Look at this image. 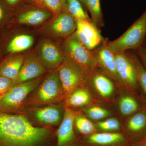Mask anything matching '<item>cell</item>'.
<instances>
[{"label":"cell","mask_w":146,"mask_h":146,"mask_svg":"<svg viewBox=\"0 0 146 146\" xmlns=\"http://www.w3.org/2000/svg\"><path fill=\"white\" fill-rule=\"evenodd\" d=\"M144 46H145V47L146 49V39H145V43H144Z\"/></svg>","instance_id":"obj_38"},{"label":"cell","mask_w":146,"mask_h":146,"mask_svg":"<svg viewBox=\"0 0 146 146\" xmlns=\"http://www.w3.org/2000/svg\"><path fill=\"white\" fill-rule=\"evenodd\" d=\"M3 96V95H0V102H1V100Z\"/></svg>","instance_id":"obj_37"},{"label":"cell","mask_w":146,"mask_h":146,"mask_svg":"<svg viewBox=\"0 0 146 146\" xmlns=\"http://www.w3.org/2000/svg\"><path fill=\"white\" fill-rule=\"evenodd\" d=\"M57 70L64 93L69 96L84 80L83 71L65 57Z\"/></svg>","instance_id":"obj_7"},{"label":"cell","mask_w":146,"mask_h":146,"mask_svg":"<svg viewBox=\"0 0 146 146\" xmlns=\"http://www.w3.org/2000/svg\"><path fill=\"white\" fill-rule=\"evenodd\" d=\"M146 39V10L121 36L107 42V46L113 53L135 50L143 46Z\"/></svg>","instance_id":"obj_2"},{"label":"cell","mask_w":146,"mask_h":146,"mask_svg":"<svg viewBox=\"0 0 146 146\" xmlns=\"http://www.w3.org/2000/svg\"><path fill=\"white\" fill-rule=\"evenodd\" d=\"M36 54L45 68L48 69L58 68L65 58L62 48L49 39L39 42Z\"/></svg>","instance_id":"obj_8"},{"label":"cell","mask_w":146,"mask_h":146,"mask_svg":"<svg viewBox=\"0 0 146 146\" xmlns=\"http://www.w3.org/2000/svg\"><path fill=\"white\" fill-rule=\"evenodd\" d=\"M67 11L76 20H90L79 0H67Z\"/></svg>","instance_id":"obj_23"},{"label":"cell","mask_w":146,"mask_h":146,"mask_svg":"<svg viewBox=\"0 0 146 146\" xmlns=\"http://www.w3.org/2000/svg\"><path fill=\"white\" fill-rule=\"evenodd\" d=\"M116 69L123 83L136 89L138 85L136 70L127 53H114Z\"/></svg>","instance_id":"obj_12"},{"label":"cell","mask_w":146,"mask_h":146,"mask_svg":"<svg viewBox=\"0 0 146 146\" xmlns=\"http://www.w3.org/2000/svg\"><path fill=\"white\" fill-rule=\"evenodd\" d=\"M137 55L142 64L146 69V49L145 46H143L135 50Z\"/></svg>","instance_id":"obj_32"},{"label":"cell","mask_w":146,"mask_h":146,"mask_svg":"<svg viewBox=\"0 0 146 146\" xmlns=\"http://www.w3.org/2000/svg\"><path fill=\"white\" fill-rule=\"evenodd\" d=\"M79 1H80V2L83 3L86 6V0H79Z\"/></svg>","instance_id":"obj_36"},{"label":"cell","mask_w":146,"mask_h":146,"mask_svg":"<svg viewBox=\"0 0 146 146\" xmlns=\"http://www.w3.org/2000/svg\"><path fill=\"white\" fill-rule=\"evenodd\" d=\"M76 36L86 48L94 49L103 41L96 26L90 20H76Z\"/></svg>","instance_id":"obj_11"},{"label":"cell","mask_w":146,"mask_h":146,"mask_svg":"<svg viewBox=\"0 0 146 146\" xmlns=\"http://www.w3.org/2000/svg\"><path fill=\"white\" fill-rule=\"evenodd\" d=\"M46 68L36 54L25 55L23 62L12 86L39 78L46 72Z\"/></svg>","instance_id":"obj_9"},{"label":"cell","mask_w":146,"mask_h":146,"mask_svg":"<svg viewBox=\"0 0 146 146\" xmlns=\"http://www.w3.org/2000/svg\"><path fill=\"white\" fill-rule=\"evenodd\" d=\"M87 116L93 120L102 119L110 115V112L107 110L98 106H92L85 110Z\"/></svg>","instance_id":"obj_27"},{"label":"cell","mask_w":146,"mask_h":146,"mask_svg":"<svg viewBox=\"0 0 146 146\" xmlns=\"http://www.w3.org/2000/svg\"><path fill=\"white\" fill-rule=\"evenodd\" d=\"M86 6L91 13L93 23L96 26L103 25V16L100 0H86Z\"/></svg>","instance_id":"obj_22"},{"label":"cell","mask_w":146,"mask_h":146,"mask_svg":"<svg viewBox=\"0 0 146 146\" xmlns=\"http://www.w3.org/2000/svg\"><path fill=\"white\" fill-rule=\"evenodd\" d=\"M76 116L70 109L65 110L64 117L57 131V144L59 146L67 145L74 138V124Z\"/></svg>","instance_id":"obj_14"},{"label":"cell","mask_w":146,"mask_h":146,"mask_svg":"<svg viewBox=\"0 0 146 146\" xmlns=\"http://www.w3.org/2000/svg\"><path fill=\"white\" fill-rule=\"evenodd\" d=\"M146 125V113L138 112L130 118L127 123L129 129L133 132H138L143 129Z\"/></svg>","instance_id":"obj_25"},{"label":"cell","mask_w":146,"mask_h":146,"mask_svg":"<svg viewBox=\"0 0 146 146\" xmlns=\"http://www.w3.org/2000/svg\"><path fill=\"white\" fill-rule=\"evenodd\" d=\"M48 22L43 31L49 36L66 38L74 33L76 29L75 18L67 11L54 15Z\"/></svg>","instance_id":"obj_6"},{"label":"cell","mask_w":146,"mask_h":146,"mask_svg":"<svg viewBox=\"0 0 146 146\" xmlns=\"http://www.w3.org/2000/svg\"><path fill=\"white\" fill-rule=\"evenodd\" d=\"M144 146H146V142L145 144V145H144Z\"/></svg>","instance_id":"obj_39"},{"label":"cell","mask_w":146,"mask_h":146,"mask_svg":"<svg viewBox=\"0 0 146 146\" xmlns=\"http://www.w3.org/2000/svg\"><path fill=\"white\" fill-rule=\"evenodd\" d=\"M25 55L11 56L0 64V75L14 81L17 78L23 62Z\"/></svg>","instance_id":"obj_15"},{"label":"cell","mask_w":146,"mask_h":146,"mask_svg":"<svg viewBox=\"0 0 146 146\" xmlns=\"http://www.w3.org/2000/svg\"><path fill=\"white\" fill-rule=\"evenodd\" d=\"M36 78L12 86L3 96L0 102V112L7 113L18 109L28 95L41 82Z\"/></svg>","instance_id":"obj_5"},{"label":"cell","mask_w":146,"mask_h":146,"mask_svg":"<svg viewBox=\"0 0 146 146\" xmlns=\"http://www.w3.org/2000/svg\"><path fill=\"white\" fill-rule=\"evenodd\" d=\"M67 101L68 104L71 106L78 107L89 104L91 98L86 90L78 88L69 95Z\"/></svg>","instance_id":"obj_21"},{"label":"cell","mask_w":146,"mask_h":146,"mask_svg":"<svg viewBox=\"0 0 146 146\" xmlns=\"http://www.w3.org/2000/svg\"><path fill=\"white\" fill-rule=\"evenodd\" d=\"M46 8L54 15H57L65 11L60 0H43Z\"/></svg>","instance_id":"obj_28"},{"label":"cell","mask_w":146,"mask_h":146,"mask_svg":"<svg viewBox=\"0 0 146 146\" xmlns=\"http://www.w3.org/2000/svg\"><path fill=\"white\" fill-rule=\"evenodd\" d=\"M119 105L120 112L124 115L133 114L138 110L139 107L136 100L129 96H125L121 98Z\"/></svg>","instance_id":"obj_24"},{"label":"cell","mask_w":146,"mask_h":146,"mask_svg":"<svg viewBox=\"0 0 146 146\" xmlns=\"http://www.w3.org/2000/svg\"><path fill=\"white\" fill-rule=\"evenodd\" d=\"M49 130L36 127L25 116L0 112V146H35Z\"/></svg>","instance_id":"obj_1"},{"label":"cell","mask_w":146,"mask_h":146,"mask_svg":"<svg viewBox=\"0 0 146 146\" xmlns=\"http://www.w3.org/2000/svg\"><path fill=\"white\" fill-rule=\"evenodd\" d=\"M33 36L30 35L21 34L14 36L9 43L7 51L9 53H17L31 48L34 44Z\"/></svg>","instance_id":"obj_16"},{"label":"cell","mask_w":146,"mask_h":146,"mask_svg":"<svg viewBox=\"0 0 146 146\" xmlns=\"http://www.w3.org/2000/svg\"><path fill=\"white\" fill-rule=\"evenodd\" d=\"M63 92V86L56 70L47 76L40 85L36 98L40 102H50L60 98Z\"/></svg>","instance_id":"obj_10"},{"label":"cell","mask_w":146,"mask_h":146,"mask_svg":"<svg viewBox=\"0 0 146 146\" xmlns=\"http://www.w3.org/2000/svg\"><path fill=\"white\" fill-rule=\"evenodd\" d=\"M93 52L98 66L102 68L115 81L123 83L116 69L115 54L108 46L107 42H104L101 46Z\"/></svg>","instance_id":"obj_13"},{"label":"cell","mask_w":146,"mask_h":146,"mask_svg":"<svg viewBox=\"0 0 146 146\" xmlns=\"http://www.w3.org/2000/svg\"><path fill=\"white\" fill-rule=\"evenodd\" d=\"M25 1L26 2L31 3L35 5L41 7L42 8L47 9L45 7L44 5L43 0H25Z\"/></svg>","instance_id":"obj_34"},{"label":"cell","mask_w":146,"mask_h":146,"mask_svg":"<svg viewBox=\"0 0 146 146\" xmlns=\"http://www.w3.org/2000/svg\"><path fill=\"white\" fill-rule=\"evenodd\" d=\"M75 123L80 133L85 135L91 134L96 130V127L91 121L83 116H76Z\"/></svg>","instance_id":"obj_26"},{"label":"cell","mask_w":146,"mask_h":146,"mask_svg":"<svg viewBox=\"0 0 146 146\" xmlns=\"http://www.w3.org/2000/svg\"><path fill=\"white\" fill-rule=\"evenodd\" d=\"M63 5V9L65 11H67V0H60Z\"/></svg>","instance_id":"obj_35"},{"label":"cell","mask_w":146,"mask_h":146,"mask_svg":"<svg viewBox=\"0 0 146 146\" xmlns=\"http://www.w3.org/2000/svg\"><path fill=\"white\" fill-rule=\"evenodd\" d=\"M35 115L39 121L47 124H58L61 120L60 111L53 106H48L36 110Z\"/></svg>","instance_id":"obj_17"},{"label":"cell","mask_w":146,"mask_h":146,"mask_svg":"<svg viewBox=\"0 0 146 146\" xmlns=\"http://www.w3.org/2000/svg\"><path fill=\"white\" fill-rule=\"evenodd\" d=\"M98 126L103 130L107 131L116 130L119 128L120 123L117 119L110 118L98 123Z\"/></svg>","instance_id":"obj_29"},{"label":"cell","mask_w":146,"mask_h":146,"mask_svg":"<svg viewBox=\"0 0 146 146\" xmlns=\"http://www.w3.org/2000/svg\"><path fill=\"white\" fill-rule=\"evenodd\" d=\"M50 11L31 3L25 2L12 11L11 16L19 25L35 26L49 20L53 16Z\"/></svg>","instance_id":"obj_4"},{"label":"cell","mask_w":146,"mask_h":146,"mask_svg":"<svg viewBox=\"0 0 146 146\" xmlns=\"http://www.w3.org/2000/svg\"><path fill=\"white\" fill-rule=\"evenodd\" d=\"M92 81L95 89L102 96L108 98L113 93L114 90L113 82L104 75L100 73L94 74Z\"/></svg>","instance_id":"obj_18"},{"label":"cell","mask_w":146,"mask_h":146,"mask_svg":"<svg viewBox=\"0 0 146 146\" xmlns=\"http://www.w3.org/2000/svg\"><path fill=\"white\" fill-rule=\"evenodd\" d=\"M12 11L6 4L3 0H0V23L7 16H11Z\"/></svg>","instance_id":"obj_31"},{"label":"cell","mask_w":146,"mask_h":146,"mask_svg":"<svg viewBox=\"0 0 146 146\" xmlns=\"http://www.w3.org/2000/svg\"><path fill=\"white\" fill-rule=\"evenodd\" d=\"M61 48L65 57L77 65L84 73L91 72L98 67L94 53L82 44L74 33L66 37Z\"/></svg>","instance_id":"obj_3"},{"label":"cell","mask_w":146,"mask_h":146,"mask_svg":"<svg viewBox=\"0 0 146 146\" xmlns=\"http://www.w3.org/2000/svg\"><path fill=\"white\" fill-rule=\"evenodd\" d=\"M13 81L0 75V95H4L12 87Z\"/></svg>","instance_id":"obj_30"},{"label":"cell","mask_w":146,"mask_h":146,"mask_svg":"<svg viewBox=\"0 0 146 146\" xmlns=\"http://www.w3.org/2000/svg\"><path fill=\"white\" fill-rule=\"evenodd\" d=\"M127 54L136 70L138 84L146 94V69L136 53L128 52Z\"/></svg>","instance_id":"obj_20"},{"label":"cell","mask_w":146,"mask_h":146,"mask_svg":"<svg viewBox=\"0 0 146 146\" xmlns=\"http://www.w3.org/2000/svg\"><path fill=\"white\" fill-rule=\"evenodd\" d=\"M123 140V136L120 133H100L92 134L87 139V141L97 145H109L120 143Z\"/></svg>","instance_id":"obj_19"},{"label":"cell","mask_w":146,"mask_h":146,"mask_svg":"<svg viewBox=\"0 0 146 146\" xmlns=\"http://www.w3.org/2000/svg\"><path fill=\"white\" fill-rule=\"evenodd\" d=\"M11 10H14L21 4L25 3V0H3Z\"/></svg>","instance_id":"obj_33"}]
</instances>
